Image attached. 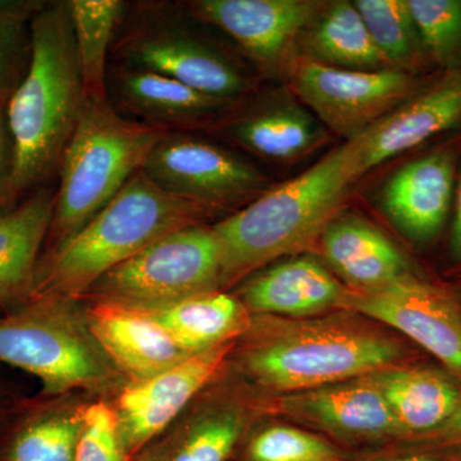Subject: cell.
Returning a JSON list of instances; mask_svg holds the SVG:
<instances>
[{"mask_svg": "<svg viewBox=\"0 0 461 461\" xmlns=\"http://www.w3.org/2000/svg\"><path fill=\"white\" fill-rule=\"evenodd\" d=\"M42 2L0 0V104L7 105L32 60V23Z\"/></svg>", "mask_w": 461, "mask_h": 461, "instance_id": "f1b7e54d", "label": "cell"}, {"mask_svg": "<svg viewBox=\"0 0 461 461\" xmlns=\"http://www.w3.org/2000/svg\"><path fill=\"white\" fill-rule=\"evenodd\" d=\"M85 98L108 102L107 60L124 14L121 0H68Z\"/></svg>", "mask_w": 461, "mask_h": 461, "instance_id": "484cf974", "label": "cell"}, {"mask_svg": "<svg viewBox=\"0 0 461 461\" xmlns=\"http://www.w3.org/2000/svg\"><path fill=\"white\" fill-rule=\"evenodd\" d=\"M354 5L388 65L411 75L424 66L429 56L408 0H357Z\"/></svg>", "mask_w": 461, "mask_h": 461, "instance_id": "83f0119b", "label": "cell"}, {"mask_svg": "<svg viewBox=\"0 0 461 461\" xmlns=\"http://www.w3.org/2000/svg\"><path fill=\"white\" fill-rule=\"evenodd\" d=\"M430 59L461 71V0H408Z\"/></svg>", "mask_w": 461, "mask_h": 461, "instance_id": "f546056e", "label": "cell"}, {"mask_svg": "<svg viewBox=\"0 0 461 461\" xmlns=\"http://www.w3.org/2000/svg\"><path fill=\"white\" fill-rule=\"evenodd\" d=\"M113 87L121 109L140 118V122L167 132H185L232 103L193 89L175 78L129 67L115 69Z\"/></svg>", "mask_w": 461, "mask_h": 461, "instance_id": "ffe728a7", "label": "cell"}, {"mask_svg": "<svg viewBox=\"0 0 461 461\" xmlns=\"http://www.w3.org/2000/svg\"><path fill=\"white\" fill-rule=\"evenodd\" d=\"M217 213L160 189L140 169L74 238L41 254L32 299H81L118 264L163 236L204 224Z\"/></svg>", "mask_w": 461, "mask_h": 461, "instance_id": "3957f363", "label": "cell"}, {"mask_svg": "<svg viewBox=\"0 0 461 461\" xmlns=\"http://www.w3.org/2000/svg\"><path fill=\"white\" fill-rule=\"evenodd\" d=\"M167 131L123 117L112 103L85 105L59 165L47 250L74 238L140 171ZM45 250V251H47Z\"/></svg>", "mask_w": 461, "mask_h": 461, "instance_id": "277c9868", "label": "cell"}, {"mask_svg": "<svg viewBox=\"0 0 461 461\" xmlns=\"http://www.w3.org/2000/svg\"><path fill=\"white\" fill-rule=\"evenodd\" d=\"M233 341L226 342L186 360L140 384H130L121 393L117 408L121 442L131 459L215 377L223 366Z\"/></svg>", "mask_w": 461, "mask_h": 461, "instance_id": "4fadbf2b", "label": "cell"}, {"mask_svg": "<svg viewBox=\"0 0 461 461\" xmlns=\"http://www.w3.org/2000/svg\"><path fill=\"white\" fill-rule=\"evenodd\" d=\"M460 123L461 71H447L357 136L360 176Z\"/></svg>", "mask_w": 461, "mask_h": 461, "instance_id": "5bb4252c", "label": "cell"}, {"mask_svg": "<svg viewBox=\"0 0 461 461\" xmlns=\"http://www.w3.org/2000/svg\"><path fill=\"white\" fill-rule=\"evenodd\" d=\"M142 171L167 193L218 212L244 208L269 189L268 177L247 160L187 132L167 133Z\"/></svg>", "mask_w": 461, "mask_h": 461, "instance_id": "9c48e42d", "label": "cell"}, {"mask_svg": "<svg viewBox=\"0 0 461 461\" xmlns=\"http://www.w3.org/2000/svg\"><path fill=\"white\" fill-rule=\"evenodd\" d=\"M305 32V48L312 56L308 60L351 71L393 68L354 3L324 5Z\"/></svg>", "mask_w": 461, "mask_h": 461, "instance_id": "d4e9b609", "label": "cell"}, {"mask_svg": "<svg viewBox=\"0 0 461 461\" xmlns=\"http://www.w3.org/2000/svg\"><path fill=\"white\" fill-rule=\"evenodd\" d=\"M224 131L254 154L280 162L304 157L324 140L313 115L286 103L251 109L233 118Z\"/></svg>", "mask_w": 461, "mask_h": 461, "instance_id": "603a6c76", "label": "cell"}, {"mask_svg": "<svg viewBox=\"0 0 461 461\" xmlns=\"http://www.w3.org/2000/svg\"><path fill=\"white\" fill-rule=\"evenodd\" d=\"M455 186L454 151H435L412 160L388 178L381 194L382 208L408 238L429 241L444 226Z\"/></svg>", "mask_w": 461, "mask_h": 461, "instance_id": "2e32d148", "label": "cell"}, {"mask_svg": "<svg viewBox=\"0 0 461 461\" xmlns=\"http://www.w3.org/2000/svg\"><path fill=\"white\" fill-rule=\"evenodd\" d=\"M56 193L36 190L20 205L0 215V312L9 313L30 302L41 247L47 242Z\"/></svg>", "mask_w": 461, "mask_h": 461, "instance_id": "d6986e66", "label": "cell"}, {"mask_svg": "<svg viewBox=\"0 0 461 461\" xmlns=\"http://www.w3.org/2000/svg\"><path fill=\"white\" fill-rule=\"evenodd\" d=\"M176 444L172 441L162 442V444L149 448L136 461H171Z\"/></svg>", "mask_w": 461, "mask_h": 461, "instance_id": "8d00e7d4", "label": "cell"}, {"mask_svg": "<svg viewBox=\"0 0 461 461\" xmlns=\"http://www.w3.org/2000/svg\"><path fill=\"white\" fill-rule=\"evenodd\" d=\"M72 302L41 297L0 314V363L41 379L45 395L102 390L121 375Z\"/></svg>", "mask_w": 461, "mask_h": 461, "instance_id": "8992f818", "label": "cell"}, {"mask_svg": "<svg viewBox=\"0 0 461 461\" xmlns=\"http://www.w3.org/2000/svg\"><path fill=\"white\" fill-rule=\"evenodd\" d=\"M131 308L156 321L191 354L233 341L249 327L245 305L220 290L167 304Z\"/></svg>", "mask_w": 461, "mask_h": 461, "instance_id": "7402d4cb", "label": "cell"}, {"mask_svg": "<svg viewBox=\"0 0 461 461\" xmlns=\"http://www.w3.org/2000/svg\"><path fill=\"white\" fill-rule=\"evenodd\" d=\"M402 432H424L447 423L460 403L459 391L438 373L384 369L369 375Z\"/></svg>", "mask_w": 461, "mask_h": 461, "instance_id": "cb8c5ba5", "label": "cell"}, {"mask_svg": "<svg viewBox=\"0 0 461 461\" xmlns=\"http://www.w3.org/2000/svg\"><path fill=\"white\" fill-rule=\"evenodd\" d=\"M321 248L353 290H378L412 277L399 249L359 215H336L321 233Z\"/></svg>", "mask_w": 461, "mask_h": 461, "instance_id": "ac0fdd59", "label": "cell"}, {"mask_svg": "<svg viewBox=\"0 0 461 461\" xmlns=\"http://www.w3.org/2000/svg\"><path fill=\"white\" fill-rule=\"evenodd\" d=\"M221 277L222 259L213 229L198 224L163 236L118 264L84 296L93 302L156 306L218 291Z\"/></svg>", "mask_w": 461, "mask_h": 461, "instance_id": "ba28073f", "label": "cell"}, {"mask_svg": "<svg viewBox=\"0 0 461 461\" xmlns=\"http://www.w3.org/2000/svg\"><path fill=\"white\" fill-rule=\"evenodd\" d=\"M397 342L345 321L287 326L249 348L247 371L263 386L303 393L384 371L402 357Z\"/></svg>", "mask_w": 461, "mask_h": 461, "instance_id": "5b68a950", "label": "cell"}, {"mask_svg": "<svg viewBox=\"0 0 461 461\" xmlns=\"http://www.w3.org/2000/svg\"><path fill=\"white\" fill-rule=\"evenodd\" d=\"M85 105L68 2H42L32 18L29 69L5 105L16 202L59 168Z\"/></svg>", "mask_w": 461, "mask_h": 461, "instance_id": "6da1fadb", "label": "cell"}, {"mask_svg": "<svg viewBox=\"0 0 461 461\" xmlns=\"http://www.w3.org/2000/svg\"><path fill=\"white\" fill-rule=\"evenodd\" d=\"M83 430L75 461H129L121 442L115 411L105 402L81 409Z\"/></svg>", "mask_w": 461, "mask_h": 461, "instance_id": "d6a6232c", "label": "cell"}, {"mask_svg": "<svg viewBox=\"0 0 461 461\" xmlns=\"http://www.w3.org/2000/svg\"><path fill=\"white\" fill-rule=\"evenodd\" d=\"M0 414H2V406H0Z\"/></svg>", "mask_w": 461, "mask_h": 461, "instance_id": "f35d334b", "label": "cell"}, {"mask_svg": "<svg viewBox=\"0 0 461 461\" xmlns=\"http://www.w3.org/2000/svg\"><path fill=\"white\" fill-rule=\"evenodd\" d=\"M282 409L300 420L348 438H382L403 433L369 375L285 397Z\"/></svg>", "mask_w": 461, "mask_h": 461, "instance_id": "e0dca14e", "label": "cell"}, {"mask_svg": "<svg viewBox=\"0 0 461 461\" xmlns=\"http://www.w3.org/2000/svg\"><path fill=\"white\" fill-rule=\"evenodd\" d=\"M455 186V215L453 235H451V251L457 259H461V169Z\"/></svg>", "mask_w": 461, "mask_h": 461, "instance_id": "e575fe53", "label": "cell"}, {"mask_svg": "<svg viewBox=\"0 0 461 461\" xmlns=\"http://www.w3.org/2000/svg\"><path fill=\"white\" fill-rule=\"evenodd\" d=\"M16 206L14 195V142L5 105L0 104V215Z\"/></svg>", "mask_w": 461, "mask_h": 461, "instance_id": "836d02e7", "label": "cell"}, {"mask_svg": "<svg viewBox=\"0 0 461 461\" xmlns=\"http://www.w3.org/2000/svg\"><path fill=\"white\" fill-rule=\"evenodd\" d=\"M167 3H142L124 14L113 45L121 67L175 78L215 98L233 102L251 89L250 80L227 54L194 32Z\"/></svg>", "mask_w": 461, "mask_h": 461, "instance_id": "52a82bcc", "label": "cell"}, {"mask_svg": "<svg viewBox=\"0 0 461 461\" xmlns=\"http://www.w3.org/2000/svg\"><path fill=\"white\" fill-rule=\"evenodd\" d=\"M247 461H345L326 439L288 426H272L249 442Z\"/></svg>", "mask_w": 461, "mask_h": 461, "instance_id": "4dcf8cb0", "label": "cell"}, {"mask_svg": "<svg viewBox=\"0 0 461 461\" xmlns=\"http://www.w3.org/2000/svg\"><path fill=\"white\" fill-rule=\"evenodd\" d=\"M300 99L333 132L354 140L420 90L399 69L351 71L305 60L294 72Z\"/></svg>", "mask_w": 461, "mask_h": 461, "instance_id": "30bf717a", "label": "cell"}, {"mask_svg": "<svg viewBox=\"0 0 461 461\" xmlns=\"http://www.w3.org/2000/svg\"><path fill=\"white\" fill-rule=\"evenodd\" d=\"M244 429L236 411H221L199 420L176 444L171 461H227Z\"/></svg>", "mask_w": 461, "mask_h": 461, "instance_id": "1f68e13d", "label": "cell"}, {"mask_svg": "<svg viewBox=\"0 0 461 461\" xmlns=\"http://www.w3.org/2000/svg\"><path fill=\"white\" fill-rule=\"evenodd\" d=\"M85 318L115 371L131 384L156 377L194 355L131 306L93 302Z\"/></svg>", "mask_w": 461, "mask_h": 461, "instance_id": "9a60e30c", "label": "cell"}, {"mask_svg": "<svg viewBox=\"0 0 461 461\" xmlns=\"http://www.w3.org/2000/svg\"><path fill=\"white\" fill-rule=\"evenodd\" d=\"M363 461H444V459L437 455L421 453V451H403V453L375 455Z\"/></svg>", "mask_w": 461, "mask_h": 461, "instance_id": "d590c367", "label": "cell"}, {"mask_svg": "<svg viewBox=\"0 0 461 461\" xmlns=\"http://www.w3.org/2000/svg\"><path fill=\"white\" fill-rule=\"evenodd\" d=\"M342 309L393 327L461 373V315L435 287L411 277L378 290H348Z\"/></svg>", "mask_w": 461, "mask_h": 461, "instance_id": "7c38bea8", "label": "cell"}, {"mask_svg": "<svg viewBox=\"0 0 461 461\" xmlns=\"http://www.w3.org/2000/svg\"><path fill=\"white\" fill-rule=\"evenodd\" d=\"M446 427H447L448 432L453 433V435L461 436V400L456 411L446 423Z\"/></svg>", "mask_w": 461, "mask_h": 461, "instance_id": "74e56055", "label": "cell"}, {"mask_svg": "<svg viewBox=\"0 0 461 461\" xmlns=\"http://www.w3.org/2000/svg\"><path fill=\"white\" fill-rule=\"evenodd\" d=\"M359 139L346 141L293 180L269 187L212 229L222 259L221 287L321 239L348 187L362 176Z\"/></svg>", "mask_w": 461, "mask_h": 461, "instance_id": "7a4b0ae2", "label": "cell"}, {"mask_svg": "<svg viewBox=\"0 0 461 461\" xmlns=\"http://www.w3.org/2000/svg\"><path fill=\"white\" fill-rule=\"evenodd\" d=\"M326 3L314 0H191V17L217 27L263 71H276Z\"/></svg>", "mask_w": 461, "mask_h": 461, "instance_id": "8fae6325", "label": "cell"}, {"mask_svg": "<svg viewBox=\"0 0 461 461\" xmlns=\"http://www.w3.org/2000/svg\"><path fill=\"white\" fill-rule=\"evenodd\" d=\"M348 290L309 258L275 264L242 287L241 303L254 313L305 317L342 309Z\"/></svg>", "mask_w": 461, "mask_h": 461, "instance_id": "44dd1931", "label": "cell"}, {"mask_svg": "<svg viewBox=\"0 0 461 461\" xmlns=\"http://www.w3.org/2000/svg\"><path fill=\"white\" fill-rule=\"evenodd\" d=\"M81 430V411H29L0 436V461H75Z\"/></svg>", "mask_w": 461, "mask_h": 461, "instance_id": "4316f807", "label": "cell"}]
</instances>
